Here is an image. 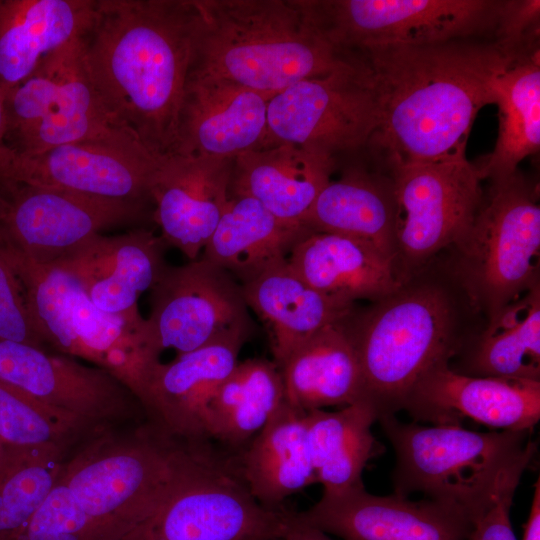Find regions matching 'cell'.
<instances>
[{"label": "cell", "instance_id": "cell-41", "mask_svg": "<svg viewBox=\"0 0 540 540\" xmlns=\"http://www.w3.org/2000/svg\"><path fill=\"white\" fill-rule=\"evenodd\" d=\"M282 540H336L304 521L298 512L289 511Z\"/></svg>", "mask_w": 540, "mask_h": 540}, {"label": "cell", "instance_id": "cell-26", "mask_svg": "<svg viewBox=\"0 0 540 540\" xmlns=\"http://www.w3.org/2000/svg\"><path fill=\"white\" fill-rule=\"evenodd\" d=\"M241 287L248 308L264 324L278 367L313 334L353 313V305L330 298L306 283L287 259Z\"/></svg>", "mask_w": 540, "mask_h": 540}, {"label": "cell", "instance_id": "cell-21", "mask_svg": "<svg viewBox=\"0 0 540 540\" xmlns=\"http://www.w3.org/2000/svg\"><path fill=\"white\" fill-rule=\"evenodd\" d=\"M166 243L148 229L97 234L52 263L70 273L99 309L139 316L138 298L167 267Z\"/></svg>", "mask_w": 540, "mask_h": 540}, {"label": "cell", "instance_id": "cell-37", "mask_svg": "<svg viewBox=\"0 0 540 540\" xmlns=\"http://www.w3.org/2000/svg\"><path fill=\"white\" fill-rule=\"evenodd\" d=\"M11 540H95L88 521L59 476L44 502Z\"/></svg>", "mask_w": 540, "mask_h": 540}, {"label": "cell", "instance_id": "cell-9", "mask_svg": "<svg viewBox=\"0 0 540 540\" xmlns=\"http://www.w3.org/2000/svg\"><path fill=\"white\" fill-rule=\"evenodd\" d=\"M538 189L517 170L492 181L460 251L459 274L471 302L488 319L538 284Z\"/></svg>", "mask_w": 540, "mask_h": 540}, {"label": "cell", "instance_id": "cell-33", "mask_svg": "<svg viewBox=\"0 0 540 540\" xmlns=\"http://www.w3.org/2000/svg\"><path fill=\"white\" fill-rule=\"evenodd\" d=\"M499 131L493 151L478 167L481 179L511 176L518 164L540 147L539 51L517 59L494 87Z\"/></svg>", "mask_w": 540, "mask_h": 540}, {"label": "cell", "instance_id": "cell-18", "mask_svg": "<svg viewBox=\"0 0 540 540\" xmlns=\"http://www.w3.org/2000/svg\"><path fill=\"white\" fill-rule=\"evenodd\" d=\"M403 409L415 421L460 425L462 418L503 430L531 431L540 418V381L470 376L441 363L426 373Z\"/></svg>", "mask_w": 540, "mask_h": 540}, {"label": "cell", "instance_id": "cell-1", "mask_svg": "<svg viewBox=\"0 0 540 540\" xmlns=\"http://www.w3.org/2000/svg\"><path fill=\"white\" fill-rule=\"evenodd\" d=\"M367 67L379 112L368 145L392 161L436 160L466 150L478 112L517 59L493 39L386 46L354 53Z\"/></svg>", "mask_w": 540, "mask_h": 540}, {"label": "cell", "instance_id": "cell-24", "mask_svg": "<svg viewBox=\"0 0 540 540\" xmlns=\"http://www.w3.org/2000/svg\"><path fill=\"white\" fill-rule=\"evenodd\" d=\"M335 164L333 155L292 144L247 151L233 159L229 195L252 197L279 219L303 225Z\"/></svg>", "mask_w": 540, "mask_h": 540}, {"label": "cell", "instance_id": "cell-27", "mask_svg": "<svg viewBox=\"0 0 540 540\" xmlns=\"http://www.w3.org/2000/svg\"><path fill=\"white\" fill-rule=\"evenodd\" d=\"M346 320L320 329L279 367L285 399L292 406L307 412L368 402Z\"/></svg>", "mask_w": 540, "mask_h": 540}, {"label": "cell", "instance_id": "cell-23", "mask_svg": "<svg viewBox=\"0 0 540 540\" xmlns=\"http://www.w3.org/2000/svg\"><path fill=\"white\" fill-rule=\"evenodd\" d=\"M293 271L310 286L341 303L377 302L405 285L399 262L354 237L309 232L288 256Z\"/></svg>", "mask_w": 540, "mask_h": 540}, {"label": "cell", "instance_id": "cell-30", "mask_svg": "<svg viewBox=\"0 0 540 540\" xmlns=\"http://www.w3.org/2000/svg\"><path fill=\"white\" fill-rule=\"evenodd\" d=\"M302 224L311 232L364 240L399 262L391 180L382 181L359 169L345 171L324 187Z\"/></svg>", "mask_w": 540, "mask_h": 540}, {"label": "cell", "instance_id": "cell-7", "mask_svg": "<svg viewBox=\"0 0 540 540\" xmlns=\"http://www.w3.org/2000/svg\"><path fill=\"white\" fill-rule=\"evenodd\" d=\"M289 511L256 500L236 455L189 441L169 493L121 540H282Z\"/></svg>", "mask_w": 540, "mask_h": 540}, {"label": "cell", "instance_id": "cell-19", "mask_svg": "<svg viewBox=\"0 0 540 540\" xmlns=\"http://www.w3.org/2000/svg\"><path fill=\"white\" fill-rule=\"evenodd\" d=\"M270 98L224 78L191 72L173 154L234 159L271 147Z\"/></svg>", "mask_w": 540, "mask_h": 540}, {"label": "cell", "instance_id": "cell-15", "mask_svg": "<svg viewBox=\"0 0 540 540\" xmlns=\"http://www.w3.org/2000/svg\"><path fill=\"white\" fill-rule=\"evenodd\" d=\"M0 381L96 427L132 416L137 399L100 367L8 340H0Z\"/></svg>", "mask_w": 540, "mask_h": 540}, {"label": "cell", "instance_id": "cell-45", "mask_svg": "<svg viewBox=\"0 0 540 540\" xmlns=\"http://www.w3.org/2000/svg\"><path fill=\"white\" fill-rule=\"evenodd\" d=\"M6 448L7 446H5L1 441H0V460L1 458L3 457L5 451H6Z\"/></svg>", "mask_w": 540, "mask_h": 540}, {"label": "cell", "instance_id": "cell-38", "mask_svg": "<svg viewBox=\"0 0 540 540\" xmlns=\"http://www.w3.org/2000/svg\"><path fill=\"white\" fill-rule=\"evenodd\" d=\"M0 340L45 349L47 344L28 309L25 290L6 248L0 242Z\"/></svg>", "mask_w": 540, "mask_h": 540}, {"label": "cell", "instance_id": "cell-36", "mask_svg": "<svg viewBox=\"0 0 540 540\" xmlns=\"http://www.w3.org/2000/svg\"><path fill=\"white\" fill-rule=\"evenodd\" d=\"M95 427L0 381V441L5 446H55L67 451Z\"/></svg>", "mask_w": 540, "mask_h": 540}, {"label": "cell", "instance_id": "cell-6", "mask_svg": "<svg viewBox=\"0 0 540 540\" xmlns=\"http://www.w3.org/2000/svg\"><path fill=\"white\" fill-rule=\"evenodd\" d=\"M377 421L396 454L393 494L408 498L423 493L462 508L470 520L486 504L501 475L535 443L528 440L530 431L523 430L423 426L400 422L395 415Z\"/></svg>", "mask_w": 540, "mask_h": 540}, {"label": "cell", "instance_id": "cell-20", "mask_svg": "<svg viewBox=\"0 0 540 540\" xmlns=\"http://www.w3.org/2000/svg\"><path fill=\"white\" fill-rule=\"evenodd\" d=\"M233 159L163 156L151 188L154 219L166 244L190 261L211 238L229 201Z\"/></svg>", "mask_w": 540, "mask_h": 540}, {"label": "cell", "instance_id": "cell-12", "mask_svg": "<svg viewBox=\"0 0 540 540\" xmlns=\"http://www.w3.org/2000/svg\"><path fill=\"white\" fill-rule=\"evenodd\" d=\"M390 164L398 259L414 267L466 235L483 201L482 179L465 151Z\"/></svg>", "mask_w": 540, "mask_h": 540}, {"label": "cell", "instance_id": "cell-14", "mask_svg": "<svg viewBox=\"0 0 540 540\" xmlns=\"http://www.w3.org/2000/svg\"><path fill=\"white\" fill-rule=\"evenodd\" d=\"M5 189L0 241L41 264L56 262L104 229L134 222L145 205L48 187Z\"/></svg>", "mask_w": 540, "mask_h": 540}, {"label": "cell", "instance_id": "cell-11", "mask_svg": "<svg viewBox=\"0 0 540 540\" xmlns=\"http://www.w3.org/2000/svg\"><path fill=\"white\" fill-rule=\"evenodd\" d=\"M352 56L345 66L269 99L271 146L292 144L333 156L368 146L379 125L378 106L367 67Z\"/></svg>", "mask_w": 540, "mask_h": 540}, {"label": "cell", "instance_id": "cell-40", "mask_svg": "<svg viewBox=\"0 0 540 540\" xmlns=\"http://www.w3.org/2000/svg\"><path fill=\"white\" fill-rule=\"evenodd\" d=\"M539 0H502L493 40L517 57L539 51Z\"/></svg>", "mask_w": 540, "mask_h": 540}, {"label": "cell", "instance_id": "cell-35", "mask_svg": "<svg viewBox=\"0 0 540 540\" xmlns=\"http://www.w3.org/2000/svg\"><path fill=\"white\" fill-rule=\"evenodd\" d=\"M65 453L55 446H7L0 460V540H11L44 502Z\"/></svg>", "mask_w": 540, "mask_h": 540}, {"label": "cell", "instance_id": "cell-32", "mask_svg": "<svg viewBox=\"0 0 540 540\" xmlns=\"http://www.w3.org/2000/svg\"><path fill=\"white\" fill-rule=\"evenodd\" d=\"M378 416L367 401L337 411L305 413L311 462L323 493H337L362 485V472L381 446L371 427Z\"/></svg>", "mask_w": 540, "mask_h": 540}, {"label": "cell", "instance_id": "cell-17", "mask_svg": "<svg viewBox=\"0 0 540 540\" xmlns=\"http://www.w3.org/2000/svg\"><path fill=\"white\" fill-rule=\"evenodd\" d=\"M162 157L144 148L66 144L30 157L15 154L2 188L30 185L146 203L152 201L151 188Z\"/></svg>", "mask_w": 540, "mask_h": 540}, {"label": "cell", "instance_id": "cell-44", "mask_svg": "<svg viewBox=\"0 0 540 540\" xmlns=\"http://www.w3.org/2000/svg\"><path fill=\"white\" fill-rule=\"evenodd\" d=\"M5 203H6V198H5V195L2 192V188L0 187V217H1V214L3 212Z\"/></svg>", "mask_w": 540, "mask_h": 540}, {"label": "cell", "instance_id": "cell-3", "mask_svg": "<svg viewBox=\"0 0 540 540\" xmlns=\"http://www.w3.org/2000/svg\"><path fill=\"white\" fill-rule=\"evenodd\" d=\"M197 12L191 72L274 96L352 60L316 28L302 0H193Z\"/></svg>", "mask_w": 540, "mask_h": 540}, {"label": "cell", "instance_id": "cell-22", "mask_svg": "<svg viewBox=\"0 0 540 540\" xmlns=\"http://www.w3.org/2000/svg\"><path fill=\"white\" fill-rule=\"evenodd\" d=\"M246 341L241 337L224 339L178 355L169 363L158 362L150 373L141 404L173 437L208 441L203 431L206 406L239 362Z\"/></svg>", "mask_w": 540, "mask_h": 540}, {"label": "cell", "instance_id": "cell-4", "mask_svg": "<svg viewBox=\"0 0 540 540\" xmlns=\"http://www.w3.org/2000/svg\"><path fill=\"white\" fill-rule=\"evenodd\" d=\"M351 315L346 326L378 419L402 410L420 379L456 351L454 310L436 286L404 285L353 322Z\"/></svg>", "mask_w": 540, "mask_h": 540}, {"label": "cell", "instance_id": "cell-10", "mask_svg": "<svg viewBox=\"0 0 540 540\" xmlns=\"http://www.w3.org/2000/svg\"><path fill=\"white\" fill-rule=\"evenodd\" d=\"M340 52L493 39L502 0H302Z\"/></svg>", "mask_w": 540, "mask_h": 540}, {"label": "cell", "instance_id": "cell-16", "mask_svg": "<svg viewBox=\"0 0 540 540\" xmlns=\"http://www.w3.org/2000/svg\"><path fill=\"white\" fill-rule=\"evenodd\" d=\"M310 525L339 540H467L471 522L455 505L425 498L378 496L358 485L323 493L298 512Z\"/></svg>", "mask_w": 540, "mask_h": 540}, {"label": "cell", "instance_id": "cell-42", "mask_svg": "<svg viewBox=\"0 0 540 540\" xmlns=\"http://www.w3.org/2000/svg\"><path fill=\"white\" fill-rule=\"evenodd\" d=\"M8 116L5 100L0 91V187L6 180L15 157V152L7 143Z\"/></svg>", "mask_w": 540, "mask_h": 540}, {"label": "cell", "instance_id": "cell-28", "mask_svg": "<svg viewBox=\"0 0 540 540\" xmlns=\"http://www.w3.org/2000/svg\"><path fill=\"white\" fill-rule=\"evenodd\" d=\"M309 232L303 225L279 219L252 197L233 195L201 258L242 285L288 259L297 242Z\"/></svg>", "mask_w": 540, "mask_h": 540}, {"label": "cell", "instance_id": "cell-2", "mask_svg": "<svg viewBox=\"0 0 540 540\" xmlns=\"http://www.w3.org/2000/svg\"><path fill=\"white\" fill-rule=\"evenodd\" d=\"M196 28L193 0H97L84 36L102 102L156 157L174 152Z\"/></svg>", "mask_w": 540, "mask_h": 540}, {"label": "cell", "instance_id": "cell-31", "mask_svg": "<svg viewBox=\"0 0 540 540\" xmlns=\"http://www.w3.org/2000/svg\"><path fill=\"white\" fill-rule=\"evenodd\" d=\"M284 400L281 371L273 360L250 358L238 362L206 406L204 437L238 455Z\"/></svg>", "mask_w": 540, "mask_h": 540}, {"label": "cell", "instance_id": "cell-34", "mask_svg": "<svg viewBox=\"0 0 540 540\" xmlns=\"http://www.w3.org/2000/svg\"><path fill=\"white\" fill-rule=\"evenodd\" d=\"M470 367L484 377L540 381V289L536 285L491 317Z\"/></svg>", "mask_w": 540, "mask_h": 540}, {"label": "cell", "instance_id": "cell-29", "mask_svg": "<svg viewBox=\"0 0 540 540\" xmlns=\"http://www.w3.org/2000/svg\"><path fill=\"white\" fill-rule=\"evenodd\" d=\"M305 413L285 399L263 429L236 455L251 494L267 508L281 509L287 497L317 483Z\"/></svg>", "mask_w": 540, "mask_h": 540}, {"label": "cell", "instance_id": "cell-8", "mask_svg": "<svg viewBox=\"0 0 540 540\" xmlns=\"http://www.w3.org/2000/svg\"><path fill=\"white\" fill-rule=\"evenodd\" d=\"M84 36L48 55L4 95L7 143L12 139L9 147L17 156H35L73 143L146 149L102 102L88 71Z\"/></svg>", "mask_w": 540, "mask_h": 540}, {"label": "cell", "instance_id": "cell-43", "mask_svg": "<svg viewBox=\"0 0 540 540\" xmlns=\"http://www.w3.org/2000/svg\"><path fill=\"white\" fill-rule=\"evenodd\" d=\"M522 540H540V480L538 478Z\"/></svg>", "mask_w": 540, "mask_h": 540}, {"label": "cell", "instance_id": "cell-39", "mask_svg": "<svg viewBox=\"0 0 540 540\" xmlns=\"http://www.w3.org/2000/svg\"><path fill=\"white\" fill-rule=\"evenodd\" d=\"M533 458L526 453L500 477L484 507L471 518L467 540H517L510 521L513 496Z\"/></svg>", "mask_w": 540, "mask_h": 540}, {"label": "cell", "instance_id": "cell-13", "mask_svg": "<svg viewBox=\"0 0 540 540\" xmlns=\"http://www.w3.org/2000/svg\"><path fill=\"white\" fill-rule=\"evenodd\" d=\"M145 341L159 360L163 350L177 356L224 339H249L253 332L241 284L228 272L200 258L167 265L151 289Z\"/></svg>", "mask_w": 540, "mask_h": 540}, {"label": "cell", "instance_id": "cell-25", "mask_svg": "<svg viewBox=\"0 0 540 540\" xmlns=\"http://www.w3.org/2000/svg\"><path fill=\"white\" fill-rule=\"evenodd\" d=\"M94 0H0V91L26 80L51 53L91 28Z\"/></svg>", "mask_w": 540, "mask_h": 540}, {"label": "cell", "instance_id": "cell-5", "mask_svg": "<svg viewBox=\"0 0 540 540\" xmlns=\"http://www.w3.org/2000/svg\"><path fill=\"white\" fill-rule=\"evenodd\" d=\"M188 441L160 426L116 437L102 432L65 462L60 477L95 540H121L175 483Z\"/></svg>", "mask_w": 540, "mask_h": 540}]
</instances>
